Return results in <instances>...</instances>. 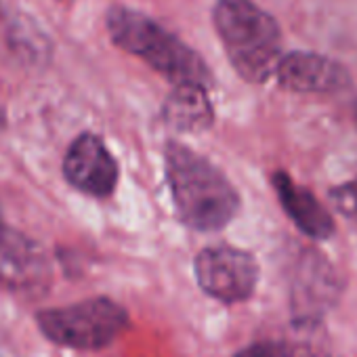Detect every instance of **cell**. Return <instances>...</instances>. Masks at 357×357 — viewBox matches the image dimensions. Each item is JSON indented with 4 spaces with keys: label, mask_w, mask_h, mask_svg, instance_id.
I'll list each match as a JSON object with an SVG mask.
<instances>
[{
    "label": "cell",
    "mask_w": 357,
    "mask_h": 357,
    "mask_svg": "<svg viewBox=\"0 0 357 357\" xmlns=\"http://www.w3.org/2000/svg\"><path fill=\"white\" fill-rule=\"evenodd\" d=\"M164 172L174 213L185 227L202 234L225 229L242 200L227 174L181 141L164 145Z\"/></svg>",
    "instance_id": "1"
},
{
    "label": "cell",
    "mask_w": 357,
    "mask_h": 357,
    "mask_svg": "<svg viewBox=\"0 0 357 357\" xmlns=\"http://www.w3.org/2000/svg\"><path fill=\"white\" fill-rule=\"evenodd\" d=\"M213 24L234 70L250 84H263L282 59V30L252 0H215Z\"/></svg>",
    "instance_id": "3"
},
{
    "label": "cell",
    "mask_w": 357,
    "mask_h": 357,
    "mask_svg": "<svg viewBox=\"0 0 357 357\" xmlns=\"http://www.w3.org/2000/svg\"><path fill=\"white\" fill-rule=\"evenodd\" d=\"M40 332L55 344L95 351L116 342L128 328L126 309L107 298L95 296L80 303L43 309L36 315Z\"/></svg>",
    "instance_id": "4"
},
{
    "label": "cell",
    "mask_w": 357,
    "mask_h": 357,
    "mask_svg": "<svg viewBox=\"0 0 357 357\" xmlns=\"http://www.w3.org/2000/svg\"><path fill=\"white\" fill-rule=\"evenodd\" d=\"M273 192L290 217V221L311 240H330L336 231L334 219L328 208L309 192L307 188L292 181V176L284 170H275L271 176Z\"/></svg>",
    "instance_id": "10"
},
{
    "label": "cell",
    "mask_w": 357,
    "mask_h": 357,
    "mask_svg": "<svg viewBox=\"0 0 357 357\" xmlns=\"http://www.w3.org/2000/svg\"><path fill=\"white\" fill-rule=\"evenodd\" d=\"M211 89L200 84H172L162 103L160 118L176 132H202L215 122Z\"/></svg>",
    "instance_id": "11"
},
{
    "label": "cell",
    "mask_w": 357,
    "mask_h": 357,
    "mask_svg": "<svg viewBox=\"0 0 357 357\" xmlns=\"http://www.w3.org/2000/svg\"><path fill=\"white\" fill-rule=\"evenodd\" d=\"M315 357H338V355H334V353H321V355H315Z\"/></svg>",
    "instance_id": "14"
},
{
    "label": "cell",
    "mask_w": 357,
    "mask_h": 357,
    "mask_svg": "<svg viewBox=\"0 0 357 357\" xmlns=\"http://www.w3.org/2000/svg\"><path fill=\"white\" fill-rule=\"evenodd\" d=\"M332 206L347 219L357 223V176L349 178V181L336 185L328 194Z\"/></svg>",
    "instance_id": "12"
},
{
    "label": "cell",
    "mask_w": 357,
    "mask_h": 357,
    "mask_svg": "<svg viewBox=\"0 0 357 357\" xmlns=\"http://www.w3.org/2000/svg\"><path fill=\"white\" fill-rule=\"evenodd\" d=\"M0 217H3V213H0Z\"/></svg>",
    "instance_id": "16"
},
{
    "label": "cell",
    "mask_w": 357,
    "mask_h": 357,
    "mask_svg": "<svg viewBox=\"0 0 357 357\" xmlns=\"http://www.w3.org/2000/svg\"><path fill=\"white\" fill-rule=\"evenodd\" d=\"M342 280L334 265L319 252L307 250L298 261L292 284V324L301 330H313L338 303Z\"/></svg>",
    "instance_id": "6"
},
{
    "label": "cell",
    "mask_w": 357,
    "mask_h": 357,
    "mask_svg": "<svg viewBox=\"0 0 357 357\" xmlns=\"http://www.w3.org/2000/svg\"><path fill=\"white\" fill-rule=\"evenodd\" d=\"M51 280V261L45 248L20 229L0 221V286L36 290Z\"/></svg>",
    "instance_id": "8"
},
{
    "label": "cell",
    "mask_w": 357,
    "mask_h": 357,
    "mask_svg": "<svg viewBox=\"0 0 357 357\" xmlns=\"http://www.w3.org/2000/svg\"><path fill=\"white\" fill-rule=\"evenodd\" d=\"M194 273L202 292L225 305L248 301L261 275L257 259L248 250L229 244L200 250L194 261Z\"/></svg>",
    "instance_id": "5"
},
{
    "label": "cell",
    "mask_w": 357,
    "mask_h": 357,
    "mask_svg": "<svg viewBox=\"0 0 357 357\" xmlns=\"http://www.w3.org/2000/svg\"><path fill=\"white\" fill-rule=\"evenodd\" d=\"M231 357H294V351L284 340H261L244 347Z\"/></svg>",
    "instance_id": "13"
},
{
    "label": "cell",
    "mask_w": 357,
    "mask_h": 357,
    "mask_svg": "<svg viewBox=\"0 0 357 357\" xmlns=\"http://www.w3.org/2000/svg\"><path fill=\"white\" fill-rule=\"evenodd\" d=\"M105 28L118 49L141 59L170 84L215 86V76L198 51L149 15L116 5L105 15Z\"/></svg>",
    "instance_id": "2"
},
{
    "label": "cell",
    "mask_w": 357,
    "mask_h": 357,
    "mask_svg": "<svg viewBox=\"0 0 357 357\" xmlns=\"http://www.w3.org/2000/svg\"><path fill=\"white\" fill-rule=\"evenodd\" d=\"M353 116H355V124H357V105H355V112H353Z\"/></svg>",
    "instance_id": "15"
},
{
    "label": "cell",
    "mask_w": 357,
    "mask_h": 357,
    "mask_svg": "<svg viewBox=\"0 0 357 357\" xmlns=\"http://www.w3.org/2000/svg\"><path fill=\"white\" fill-rule=\"evenodd\" d=\"M66 181L91 198H109L120 178V166L105 141L95 132H80L63 158Z\"/></svg>",
    "instance_id": "7"
},
{
    "label": "cell",
    "mask_w": 357,
    "mask_h": 357,
    "mask_svg": "<svg viewBox=\"0 0 357 357\" xmlns=\"http://www.w3.org/2000/svg\"><path fill=\"white\" fill-rule=\"evenodd\" d=\"M273 76L284 91L292 93H338L351 84V74L340 61L309 51L282 55Z\"/></svg>",
    "instance_id": "9"
}]
</instances>
